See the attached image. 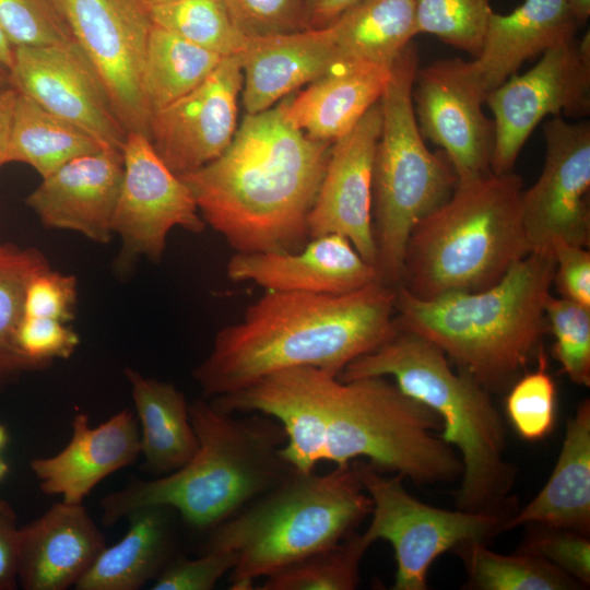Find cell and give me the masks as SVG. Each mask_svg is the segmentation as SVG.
<instances>
[{
  "label": "cell",
  "instance_id": "4",
  "mask_svg": "<svg viewBox=\"0 0 590 590\" xmlns=\"http://www.w3.org/2000/svg\"><path fill=\"white\" fill-rule=\"evenodd\" d=\"M553 252H530L493 286L432 299L397 284L394 323L437 345L487 391L506 390L543 349Z\"/></svg>",
  "mask_w": 590,
  "mask_h": 590
},
{
  "label": "cell",
  "instance_id": "27",
  "mask_svg": "<svg viewBox=\"0 0 590 590\" xmlns=\"http://www.w3.org/2000/svg\"><path fill=\"white\" fill-rule=\"evenodd\" d=\"M173 511L164 506L131 511L123 536L106 545L75 589L138 590L153 581L175 557Z\"/></svg>",
  "mask_w": 590,
  "mask_h": 590
},
{
  "label": "cell",
  "instance_id": "55",
  "mask_svg": "<svg viewBox=\"0 0 590 590\" xmlns=\"http://www.w3.org/2000/svg\"><path fill=\"white\" fill-rule=\"evenodd\" d=\"M2 245H3V244H2V243H0V248L2 247Z\"/></svg>",
  "mask_w": 590,
  "mask_h": 590
},
{
  "label": "cell",
  "instance_id": "22",
  "mask_svg": "<svg viewBox=\"0 0 590 590\" xmlns=\"http://www.w3.org/2000/svg\"><path fill=\"white\" fill-rule=\"evenodd\" d=\"M106 545L83 504L55 503L21 526L17 586L24 590L75 588Z\"/></svg>",
  "mask_w": 590,
  "mask_h": 590
},
{
  "label": "cell",
  "instance_id": "45",
  "mask_svg": "<svg viewBox=\"0 0 590 590\" xmlns=\"http://www.w3.org/2000/svg\"><path fill=\"white\" fill-rule=\"evenodd\" d=\"M553 284L560 297L590 307V252L586 247L556 241Z\"/></svg>",
  "mask_w": 590,
  "mask_h": 590
},
{
  "label": "cell",
  "instance_id": "42",
  "mask_svg": "<svg viewBox=\"0 0 590 590\" xmlns=\"http://www.w3.org/2000/svg\"><path fill=\"white\" fill-rule=\"evenodd\" d=\"M17 354L30 371L67 359L80 344L78 333L67 323L38 317H21L14 335Z\"/></svg>",
  "mask_w": 590,
  "mask_h": 590
},
{
  "label": "cell",
  "instance_id": "19",
  "mask_svg": "<svg viewBox=\"0 0 590 590\" xmlns=\"http://www.w3.org/2000/svg\"><path fill=\"white\" fill-rule=\"evenodd\" d=\"M123 174L122 151L114 148L71 160L28 194L26 204L48 228L68 229L106 244Z\"/></svg>",
  "mask_w": 590,
  "mask_h": 590
},
{
  "label": "cell",
  "instance_id": "43",
  "mask_svg": "<svg viewBox=\"0 0 590 590\" xmlns=\"http://www.w3.org/2000/svg\"><path fill=\"white\" fill-rule=\"evenodd\" d=\"M76 298V278L48 268L36 273L27 283L22 315L68 323L74 319Z\"/></svg>",
  "mask_w": 590,
  "mask_h": 590
},
{
  "label": "cell",
  "instance_id": "40",
  "mask_svg": "<svg viewBox=\"0 0 590 590\" xmlns=\"http://www.w3.org/2000/svg\"><path fill=\"white\" fill-rule=\"evenodd\" d=\"M518 552L544 558L569 576L590 586L589 534L543 524H527Z\"/></svg>",
  "mask_w": 590,
  "mask_h": 590
},
{
  "label": "cell",
  "instance_id": "37",
  "mask_svg": "<svg viewBox=\"0 0 590 590\" xmlns=\"http://www.w3.org/2000/svg\"><path fill=\"white\" fill-rule=\"evenodd\" d=\"M538 367L520 376L510 387L505 401L507 417L517 434L529 441L545 438L553 430L556 413V389L546 371L543 349Z\"/></svg>",
  "mask_w": 590,
  "mask_h": 590
},
{
  "label": "cell",
  "instance_id": "46",
  "mask_svg": "<svg viewBox=\"0 0 590 590\" xmlns=\"http://www.w3.org/2000/svg\"><path fill=\"white\" fill-rule=\"evenodd\" d=\"M20 529L13 506L0 497V590H15L17 586V552Z\"/></svg>",
  "mask_w": 590,
  "mask_h": 590
},
{
  "label": "cell",
  "instance_id": "35",
  "mask_svg": "<svg viewBox=\"0 0 590 590\" xmlns=\"http://www.w3.org/2000/svg\"><path fill=\"white\" fill-rule=\"evenodd\" d=\"M369 545L355 532L264 578L261 590H353Z\"/></svg>",
  "mask_w": 590,
  "mask_h": 590
},
{
  "label": "cell",
  "instance_id": "17",
  "mask_svg": "<svg viewBox=\"0 0 590 590\" xmlns=\"http://www.w3.org/2000/svg\"><path fill=\"white\" fill-rule=\"evenodd\" d=\"M241 88L240 55L224 57L199 86L152 114L149 139L173 173L193 172L227 149L237 130Z\"/></svg>",
  "mask_w": 590,
  "mask_h": 590
},
{
  "label": "cell",
  "instance_id": "11",
  "mask_svg": "<svg viewBox=\"0 0 590 590\" xmlns=\"http://www.w3.org/2000/svg\"><path fill=\"white\" fill-rule=\"evenodd\" d=\"M493 174L514 172L517 157L546 117L585 118L590 113V33L542 54L535 66L491 91Z\"/></svg>",
  "mask_w": 590,
  "mask_h": 590
},
{
  "label": "cell",
  "instance_id": "47",
  "mask_svg": "<svg viewBox=\"0 0 590 590\" xmlns=\"http://www.w3.org/2000/svg\"><path fill=\"white\" fill-rule=\"evenodd\" d=\"M361 0H305L307 30L323 28Z\"/></svg>",
  "mask_w": 590,
  "mask_h": 590
},
{
  "label": "cell",
  "instance_id": "53",
  "mask_svg": "<svg viewBox=\"0 0 590 590\" xmlns=\"http://www.w3.org/2000/svg\"><path fill=\"white\" fill-rule=\"evenodd\" d=\"M10 471L8 462L0 456V482L5 479Z\"/></svg>",
  "mask_w": 590,
  "mask_h": 590
},
{
  "label": "cell",
  "instance_id": "26",
  "mask_svg": "<svg viewBox=\"0 0 590 590\" xmlns=\"http://www.w3.org/2000/svg\"><path fill=\"white\" fill-rule=\"evenodd\" d=\"M391 69H332L291 101L283 102L281 111L293 127L310 139L333 143L380 99Z\"/></svg>",
  "mask_w": 590,
  "mask_h": 590
},
{
  "label": "cell",
  "instance_id": "44",
  "mask_svg": "<svg viewBox=\"0 0 590 590\" xmlns=\"http://www.w3.org/2000/svg\"><path fill=\"white\" fill-rule=\"evenodd\" d=\"M236 555L205 551L197 558L174 557L153 580V590H211L231 573Z\"/></svg>",
  "mask_w": 590,
  "mask_h": 590
},
{
  "label": "cell",
  "instance_id": "36",
  "mask_svg": "<svg viewBox=\"0 0 590 590\" xmlns=\"http://www.w3.org/2000/svg\"><path fill=\"white\" fill-rule=\"evenodd\" d=\"M416 32L430 34L475 58L487 22L494 12L491 0H413Z\"/></svg>",
  "mask_w": 590,
  "mask_h": 590
},
{
  "label": "cell",
  "instance_id": "50",
  "mask_svg": "<svg viewBox=\"0 0 590 590\" xmlns=\"http://www.w3.org/2000/svg\"><path fill=\"white\" fill-rule=\"evenodd\" d=\"M570 9L580 25L590 16V0H568Z\"/></svg>",
  "mask_w": 590,
  "mask_h": 590
},
{
  "label": "cell",
  "instance_id": "52",
  "mask_svg": "<svg viewBox=\"0 0 590 590\" xmlns=\"http://www.w3.org/2000/svg\"><path fill=\"white\" fill-rule=\"evenodd\" d=\"M9 441V433L4 425L0 424V450L3 449Z\"/></svg>",
  "mask_w": 590,
  "mask_h": 590
},
{
  "label": "cell",
  "instance_id": "33",
  "mask_svg": "<svg viewBox=\"0 0 590 590\" xmlns=\"http://www.w3.org/2000/svg\"><path fill=\"white\" fill-rule=\"evenodd\" d=\"M50 268L40 250L3 244L0 248V390L30 371L15 349L14 335L22 317L27 283Z\"/></svg>",
  "mask_w": 590,
  "mask_h": 590
},
{
  "label": "cell",
  "instance_id": "54",
  "mask_svg": "<svg viewBox=\"0 0 590 590\" xmlns=\"http://www.w3.org/2000/svg\"><path fill=\"white\" fill-rule=\"evenodd\" d=\"M145 7L148 8H151V7H156V5H162V4H166V3H170V2H174V1H177V0H140Z\"/></svg>",
  "mask_w": 590,
  "mask_h": 590
},
{
  "label": "cell",
  "instance_id": "49",
  "mask_svg": "<svg viewBox=\"0 0 590 590\" xmlns=\"http://www.w3.org/2000/svg\"><path fill=\"white\" fill-rule=\"evenodd\" d=\"M14 56V46L0 24V62L11 68Z\"/></svg>",
  "mask_w": 590,
  "mask_h": 590
},
{
  "label": "cell",
  "instance_id": "21",
  "mask_svg": "<svg viewBox=\"0 0 590 590\" xmlns=\"http://www.w3.org/2000/svg\"><path fill=\"white\" fill-rule=\"evenodd\" d=\"M140 455L139 425L130 410H121L96 426L80 411L72 417L68 444L55 455L33 459L30 468L43 493L83 504L102 481L131 465Z\"/></svg>",
  "mask_w": 590,
  "mask_h": 590
},
{
  "label": "cell",
  "instance_id": "15",
  "mask_svg": "<svg viewBox=\"0 0 590 590\" xmlns=\"http://www.w3.org/2000/svg\"><path fill=\"white\" fill-rule=\"evenodd\" d=\"M545 163L521 192V217L531 252H552L556 241L590 240V123L553 117L543 125Z\"/></svg>",
  "mask_w": 590,
  "mask_h": 590
},
{
  "label": "cell",
  "instance_id": "16",
  "mask_svg": "<svg viewBox=\"0 0 590 590\" xmlns=\"http://www.w3.org/2000/svg\"><path fill=\"white\" fill-rule=\"evenodd\" d=\"M10 85L104 146L122 151L127 130L94 67L75 40L16 46Z\"/></svg>",
  "mask_w": 590,
  "mask_h": 590
},
{
  "label": "cell",
  "instance_id": "9",
  "mask_svg": "<svg viewBox=\"0 0 590 590\" xmlns=\"http://www.w3.org/2000/svg\"><path fill=\"white\" fill-rule=\"evenodd\" d=\"M418 50L410 43L392 66L379 99L381 129L373 173L371 222L379 281L400 282L408 240L414 227L441 205L458 185L439 150L425 144L414 113L412 87Z\"/></svg>",
  "mask_w": 590,
  "mask_h": 590
},
{
  "label": "cell",
  "instance_id": "6",
  "mask_svg": "<svg viewBox=\"0 0 590 590\" xmlns=\"http://www.w3.org/2000/svg\"><path fill=\"white\" fill-rule=\"evenodd\" d=\"M373 376L392 378L401 391L439 416L438 436L456 448L462 462L457 508L508 521L519 509L512 495L518 470L506 457V427L491 392L455 369L437 345L403 330L352 361L338 378Z\"/></svg>",
  "mask_w": 590,
  "mask_h": 590
},
{
  "label": "cell",
  "instance_id": "7",
  "mask_svg": "<svg viewBox=\"0 0 590 590\" xmlns=\"http://www.w3.org/2000/svg\"><path fill=\"white\" fill-rule=\"evenodd\" d=\"M522 180L514 172L458 182L408 240L399 285L432 299L496 284L531 252L521 217Z\"/></svg>",
  "mask_w": 590,
  "mask_h": 590
},
{
  "label": "cell",
  "instance_id": "28",
  "mask_svg": "<svg viewBox=\"0 0 590 590\" xmlns=\"http://www.w3.org/2000/svg\"><path fill=\"white\" fill-rule=\"evenodd\" d=\"M140 430L143 469L155 476L186 464L198 449L189 416V403L173 384L149 378L127 367Z\"/></svg>",
  "mask_w": 590,
  "mask_h": 590
},
{
  "label": "cell",
  "instance_id": "25",
  "mask_svg": "<svg viewBox=\"0 0 590 590\" xmlns=\"http://www.w3.org/2000/svg\"><path fill=\"white\" fill-rule=\"evenodd\" d=\"M543 524L590 533V402L567 420L555 467L536 496L506 522L504 530Z\"/></svg>",
  "mask_w": 590,
  "mask_h": 590
},
{
  "label": "cell",
  "instance_id": "24",
  "mask_svg": "<svg viewBox=\"0 0 590 590\" xmlns=\"http://www.w3.org/2000/svg\"><path fill=\"white\" fill-rule=\"evenodd\" d=\"M240 55L243 102L247 114L275 102L332 70L335 55L328 26L248 38Z\"/></svg>",
  "mask_w": 590,
  "mask_h": 590
},
{
  "label": "cell",
  "instance_id": "23",
  "mask_svg": "<svg viewBox=\"0 0 590 590\" xmlns=\"http://www.w3.org/2000/svg\"><path fill=\"white\" fill-rule=\"evenodd\" d=\"M579 26L568 0H524L507 14L492 13L471 67L488 94L527 60L577 37Z\"/></svg>",
  "mask_w": 590,
  "mask_h": 590
},
{
  "label": "cell",
  "instance_id": "41",
  "mask_svg": "<svg viewBox=\"0 0 590 590\" xmlns=\"http://www.w3.org/2000/svg\"><path fill=\"white\" fill-rule=\"evenodd\" d=\"M232 22L247 38L307 30L305 0H223Z\"/></svg>",
  "mask_w": 590,
  "mask_h": 590
},
{
  "label": "cell",
  "instance_id": "32",
  "mask_svg": "<svg viewBox=\"0 0 590 590\" xmlns=\"http://www.w3.org/2000/svg\"><path fill=\"white\" fill-rule=\"evenodd\" d=\"M467 575L464 589L470 590H579L580 581L533 554H499L486 543L468 542L453 551Z\"/></svg>",
  "mask_w": 590,
  "mask_h": 590
},
{
  "label": "cell",
  "instance_id": "51",
  "mask_svg": "<svg viewBox=\"0 0 590 590\" xmlns=\"http://www.w3.org/2000/svg\"><path fill=\"white\" fill-rule=\"evenodd\" d=\"M10 85V70L0 62V88Z\"/></svg>",
  "mask_w": 590,
  "mask_h": 590
},
{
  "label": "cell",
  "instance_id": "13",
  "mask_svg": "<svg viewBox=\"0 0 590 590\" xmlns=\"http://www.w3.org/2000/svg\"><path fill=\"white\" fill-rule=\"evenodd\" d=\"M123 174L113 219L122 247L117 268L125 270L141 256L163 258L175 227L200 234L202 220L191 190L155 152L150 139L128 132L122 148Z\"/></svg>",
  "mask_w": 590,
  "mask_h": 590
},
{
  "label": "cell",
  "instance_id": "30",
  "mask_svg": "<svg viewBox=\"0 0 590 590\" xmlns=\"http://www.w3.org/2000/svg\"><path fill=\"white\" fill-rule=\"evenodd\" d=\"M103 148L107 146L85 130L19 92L5 155L7 164H27L44 178L71 160Z\"/></svg>",
  "mask_w": 590,
  "mask_h": 590
},
{
  "label": "cell",
  "instance_id": "20",
  "mask_svg": "<svg viewBox=\"0 0 590 590\" xmlns=\"http://www.w3.org/2000/svg\"><path fill=\"white\" fill-rule=\"evenodd\" d=\"M226 273L234 282H253L266 291L317 294L351 293L379 281L376 267L338 234L311 238L297 251L235 252Z\"/></svg>",
  "mask_w": 590,
  "mask_h": 590
},
{
  "label": "cell",
  "instance_id": "29",
  "mask_svg": "<svg viewBox=\"0 0 590 590\" xmlns=\"http://www.w3.org/2000/svg\"><path fill=\"white\" fill-rule=\"evenodd\" d=\"M335 66L391 69L417 35L413 0H361L328 25Z\"/></svg>",
  "mask_w": 590,
  "mask_h": 590
},
{
  "label": "cell",
  "instance_id": "34",
  "mask_svg": "<svg viewBox=\"0 0 590 590\" xmlns=\"http://www.w3.org/2000/svg\"><path fill=\"white\" fill-rule=\"evenodd\" d=\"M149 14L153 25L222 57L241 54L247 44L223 0H177L151 7Z\"/></svg>",
  "mask_w": 590,
  "mask_h": 590
},
{
  "label": "cell",
  "instance_id": "8",
  "mask_svg": "<svg viewBox=\"0 0 590 590\" xmlns=\"http://www.w3.org/2000/svg\"><path fill=\"white\" fill-rule=\"evenodd\" d=\"M370 511L371 499L352 463L335 465L324 474L294 470L211 529L203 552L235 554L228 588L250 590L257 579L340 543Z\"/></svg>",
  "mask_w": 590,
  "mask_h": 590
},
{
  "label": "cell",
  "instance_id": "38",
  "mask_svg": "<svg viewBox=\"0 0 590 590\" xmlns=\"http://www.w3.org/2000/svg\"><path fill=\"white\" fill-rule=\"evenodd\" d=\"M548 330L554 335L553 354L577 386H590V307L550 296L545 306Z\"/></svg>",
  "mask_w": 590,
  "mask_h": 590
},
{
  "label": "cell",
  "instance_id": "10",
  "mask_svg": "<svg viewBox=\"0 0 590 590\" xmlns=\"http://www.w3.org/2000/svg\"><path fill=\"white\" fill-rule=\"evenodd\" d=\"M353 469L371 499V519L361 534L370 546L387 541L397 564L393 590H427L433 563L468 542H488L505 532L506 518L448 510L422 503L408 493L400 474L389 475L367 461Z\"/></svg>",
  "mask_w": 590,
  "mask_h": 590
},
{
  "label": "cell",
  "instance_id": "3",
  "mask_svg": "<svg viewBox=\"0 0 590 590\" xmlns=\"http://www.w3.org/2000/svg\"><path fill=\"white\" fill-rule=\"evenodd\" d=\"M394 299V286L379 281L345 294L266 291L216 332L192 377L212 399L293 367L339 376L398 332Z\"/></svg>",
  "mask_w": 590,
  "mask_h": 590
},
{
  "label": "cell",
  "instance_id": "31",
  "mask_svg": "<svg viewBox=\"0 0 590 590\" xmlns=\"http://www.w3.org/2000/svg\"><path fill=\"white\" fill-rule=\"evenodd\" d=\"M223 58L152 25L142 73V92L150 115L199 86Z\"/></svg>",
  "mask_w": 590,
  "mask_h": 590
},
{
  "label": "cell",
  "instance_id": "5",
  "mask_svg": "<svg viewBox=\"0 0 590 590\" xmlns=\"http://www.w3.org/2000/svg\"><path fill=\"white\" fill-rule=\"evenodd\" d=\"M189 416L198 438L192 458L172 473L133 479L105 495L99 502L104 526L141 507L164 506L192 529L210 531L294 471L281 455L286 435L274 418L235 417L204 399L189 403Z\"/></svg>",
  "mask_w": 590,
  "mask_h": 590
},
{
  "label": "cell",
  "instance_id": "39",
  "mask_svg": "<svg viewBox=\"0 0 590 590\" xmlns=\"http://www.w3.org/2000/svg\"><path fill=\"white\" fill-rule=\"evenodd\" d=\"M0 24L14 47L74 40L57 0H0Z\"/></svg>",
  "mask_w": 590,
  "mask_h": 590
},
{
  "label": "cell",
  "instance_id": "12",
  "mask_svg": "<svg viewBox=\"0 0 590 590\" xmlns=\"http://www.w3.org/2000/svg\"><path fill=\"white\" fill-rule=\"evenodd\" d=\"M127 130L149 138L142 73L152 21L140 0H57Z\"/></svg>",
  "mask_w": 590,
  "mask_h": 590
},
{
  "label": "cell",
  "instance_id": "48",
  "mask_svg": "<svg viewBox=\"0 0 590 590\" xmlns=\"http://www.w3.org/2000/svg\"><path fill=\"white\" fill-rule=\"evenodd\" d=\"M17 90L11 85L0 88V167L5 163Z\"/></svg>",
  "mask_w": 590,
  "mask_h": 590
},
{
  "label": "cell",
  "instance_id": "14",
  "mask_svg": "<svg viewBox=\"0 0 590 590\" xmlns=\"http://www.w3.org/2000/svg\"><path fill=\"white\" fill-rule=\"evenodd\" d=\"M486 96L470 61L439 59L416 70L412 101L420 131L447 155L458 182L492 174L495 129L483 111Z\"/></svg>",
  "mask_w": 590,
  "mask_h": 590
},
{
  "label": "cell",
  "instance_id": "1",
  "mask_svg": "<svg viewBox=\"0 0 590 590\" xmlns=\"http://www.w3.org/2000/svg\"><path fill=\"white\" fill-rule=\"evenodd\" d=\"M211 403L226 413L278 421L286 435L281 455L297 472H312L320 461L339 465L365 458L417 485L450 483L462 473L459 455L437 434L439 416L388 377L343 381L321 368L293 367Z\"/></svg>",
  "mask_w": 590,
  "mask_h": 590
},
{
  "label": "cell",
  "instance_id": "2",
  "mask_svg": "<svg viewBox=\"0 0 590 590\" xmlns=\"http://www.w3.org/2000/svg\"><path fill=\"white\" fill-rule=\"evenodd\" d=\"M330 144L293 127L278 106L247 114L219 157L179 177L235 252L297 251L310 239Z\"/></svg>",
  "mask_w": 590,
  "mask_h": 590
},
{
  "label": "cell",
  "instance_id": "18",
  "mask_svg": "<svg viewBox=\"0 0 590 590\" xmlns=\"http://www.w3.org/2000/svg\"><path fill=\"white\" fill-rule=\"evenodd\" d=\"M381 129L379 101L333 142L324 175L308 216L309 237H346L375 266L371 203L374 161Z\"/></svg>",
  "mask_w": 590,
  "mask_h": 590
}]
</instances>
